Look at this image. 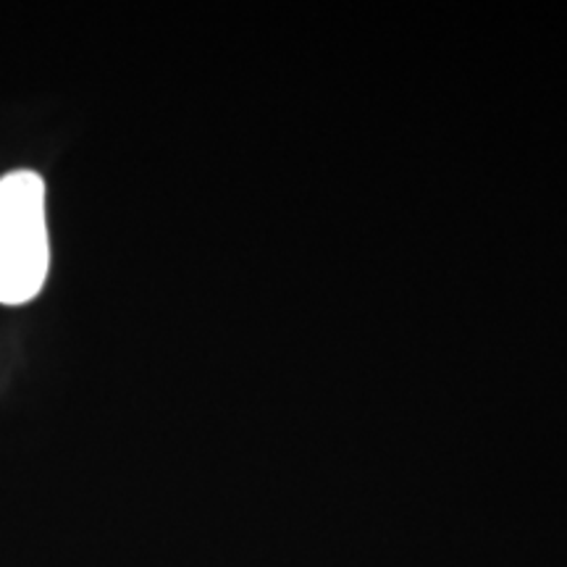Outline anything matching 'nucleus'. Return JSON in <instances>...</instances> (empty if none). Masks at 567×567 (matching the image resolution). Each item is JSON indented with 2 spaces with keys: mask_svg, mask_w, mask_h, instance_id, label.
<instances>
[{
  "mask_svg": "<svg viewBox=\"0 0 567 567\" xmlns=\"http://www.w3.org/2000/svg\"><path fill=\"white\" fill-rule=\"evenodd\" d=\"M51 243L45 182L34 172L0 179V305H24L45 287Z\"/></svg>",
  "mask_w": 567,
  "mask_h": 567,
  "instance_id": "obj_1",
  "label": "nucleus"
}]
</instances>
